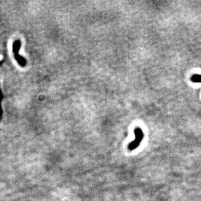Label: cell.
<instances>
[{
    "mask_svg": "<svg viewBox=\"0 0 201 201\" xmlns=\"http://www.w3.org/2000/svg\"><path fill=\"white\" fill-rule=\"evenodd\" d=\"M134 134L135 138V139L130 143L128 145V150L131 151L138 148L140 144L142 142V140L144 138V134L143 130L140 128H136L134 130Z\"/></svg>",
    "mask_w": 201,
    "mask_h": 201,
    "instance_id": "obj_1",
    "label": "cell"
},
{
    "mask_svg": "<svg viewBox=\"0 0 201 201\" xmlns=\"http://www.w3.org/2000/svg\"><path fill=\"white\" fill-rule=\"evenodd\" d=\"M191 81L194 83H201V74H194L191 77Z\"/></svg>",
    "mask_w": 201,
    "mask_h": 201,
    "instance_id": "obj_2",
    "label": "cell"
},
{
    "mask_svg": "<svg viewBox=\"0 0 201 201\" xmlns=\"http://www.w3.org/2000/svg\"><path fill=\"white\" fill-rule=\"evenodd\" d=\"M2 59H3V56H2V55H0V61H1Z\"/></svg>",
    "mask_w": 201,
    "mask_h": 201,
    "instance_id": "obj_3",
    "label": "cell"
}]
</instances>
